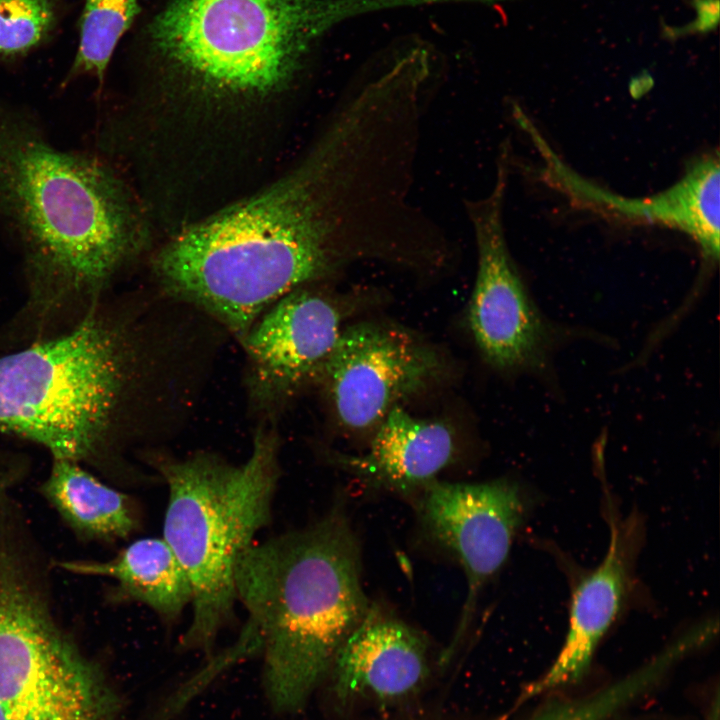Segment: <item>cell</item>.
<instances>
[{"label":"cell","instance_id":"6da1fadb","mask_svg":"<svg viewBox=\"0 0 720 720\" xmlns=\"http://www.w3.org/2000/svg\"><path fill=\"white\" fill-rule=\"evenodd\" d=\"M392 209L383 172L363 147L320 140L294 176L177 236L156 271L170 295L242 341L283 296L357 259L377 258Z\"/></svg>","mask_w":720,"mask_h":720},{"label":"cell","instance_id":"7a4b0ae2","mask_svg":"<svg viewBox=\"0 0 720 720\" xmlns=\"http://www.w3.org/2000/svg\"><path fill=\"white\" fill-rule=\"evenodd\" d=\"M0 220L21 258L24 300L0 328L12 350L65 333L105 299L134 248V221L108 167L50 142L31 113L0 103Z\"/></svg>","mask_w":720,"mask_h":720},{"label":"cell","instance_id":"3957f363","mask_svg":"<svg viewBox=\"0 0 720 720\" xmlns=\"http://www.w3.org/2000/svg\"><path fill=\"white\" fill-rule=\"evenodd\" d=\"M237 602L255 627L265 698L298 712L370 610L358 539L344 510L252 543L235 567Z\"/></svg>","mask_w":720,"mask_h":720},{"label":"cell","instance_id":"277c9868","mask_svg":"<svg viewBox=\"0 0 720 720\" xmlns=\"http://www.w3.org/2000/svg\"><path fill=\"white\" fill-rule=\"evenodd\" d=\"M131 321L106 300L58 336L0 356V433L118 485L151 482L124 458L140 378Z\"/></svg>","mask_w":720,"mask_h":720},{"label":"cell","instance_id":"5b68a950","mask_svg":"<svg viewBox=\"0 0 720 720\" xmlns=\"http://www.w3.org/2000/svg\"><path fill=\"white\" fill-rule=\"evenodd\" d=\"M279 448L272 432L260 431L240 463L202 451L184 458L144 457L167 486L162 537L192 590V616L177 646L181 652L209 658L235 618V567L272 521L281 476Z\"/></svg>","mask_w":720,"mask_h":720},{"label":"cell","instance_id":"8992f818","mask_svg":"<svg viewBox=\"0 0 720 720\" xmlns=\"http://www.w3.org/2000/svg\"><path fill=\"white\" fill-rule=\"evenodd\" d=\"M322 20L311 0H173L145 40L201 85L263 93L290 80Z\"/></svg>","mask_w":720,"mask_h":720},{"label":"cell","instance_id":"52a82bcc","mask_svg":"<svg viewBox=\"0 0 720 720\" xmlns=\"http://www.w3.org/2000/svg\"><path fill=\"white\" fill-rule=\"evenodd\" d=\"M507 176L502 159L492 191L464 202L477 250L468 319L489 364L537 373L547 367L559 333L529 296L508 250L503 224Z\"/></svg>","mask_w":720,"mask_h":720},{"label":"cell","instance_id":"ba28073f","mask_svg":"<svg viewBox=\"0 0 720 720\" xmlns=\"http://www.w3.org/2000/svg\"><path fill=\"white\" fill-rule=\"evenodd\" d=\"M441 371L436 352L408 332L362 322L341 331L322 376L341 424L378 426L399 402L422 391Z\"/></svg>","mask_w":720,"mask_h":720},{"label":"cell","instance_id":"9c48e42d","mask_svg":"<svg viewBox=\"0 0 720 720\" xmlns=\"http://www.w3.org/2000/svg\"><path fill=\"white\" fill-rule=\"evenodd\" d=\"M421 494L419 512L426 531L454 554L467 579V597L454 646L474 615L479 592L510 553L524 518V500L519 487L509 480L484 483L435 480Z\"/></svg>","mask_w":720,"mask_h":720},{"label":"cell","instance_id":"30bf717a","mask_svg":"<svg viewBox=\"0 0 720 720\" xmlns=\"http://www.w3.org/2000/svg\"><path fill=\"white\" fill-rule=\"evenodd\" d=\"M544 166V180L577 207L634 224L660 225L692 238L703 257L717 261L720 248V165L718 153L695 161L675 184L657 194L627 198L596 186L568 168L541 134L532 137Z\"/></svg>","mask_w":720,"mask_h":720},{"label":"cell","instance_id":"8fae6325","mask_svg":"<svg viewBox=\"0 0 720 720\" xmlns=\"http://www.w3.org/2000/svg\"><path fill=\"white\" fill-rule=\"evenodd\" d=\"M302 288L274 303L241 341L251 392L262 404L279 402L318 376L342 331L338 307Z\"/></svg>","mask_w":720,"mask_h":720},{"label":"cell","instance_id":"7c38bea8","mask_svg":"<svg viewBox=\"0 0 720 720\" xmlns=\"http://www.w3.org/2000/svg\"><path fill=\"white\" fill-rule=\"evenodd\" d=\"M609 522L605 557L575 587L562 647L549 669L529 686L526 696H538L580 679L622 608L640 544V520L634 515L625 520L610 516Z\"/></svg>","mask_w":720,"mask_h":720},{"label":"cell","instance_id":"4fadbf2b","mask_svg":"<svg viewBox=\"0 0 720 720\" xmlns=\"http://www.w3.org/2000/svg\"><path fill=\"white\" fill-rule=\"evenodd\" d=\"M333 668L339 696L396 700L413 693L426 678V646L410 626L370 607Z\"/></svg>","mask_w":720,"mask_h":720},{"label":"cell","instance_id":"5bb4252c","mask_svg":"<svg viewBox=\"0 0 720 720\" xmlns=\"http://www.w3.org/2000/svg\"><path fill=\"white\" fill-rule=\"evenodd\" d=\"M455 449L447 424L417 418L397 405L377 426L366 453L339 455L337 461L369 483L409 493L435 481Z\"/></svg>","mask_w":720,"mask_h":720},{"label":"cell","instance_id":"9a60e30c","mask_svg":"<svg viewBox=\"0 0 720 720\" xmlns=\"http://www.w3.org/2000/svg\"><path fill=\"white\" fill-rule=\"evenodd\" d=\"M54 566L73 575L112 580V600L144 605L168 626L191 605L188 576L163 537L135 539L105 560H58Z\"/></svg>","mask_w":720,"mask_h":720},{"label":"cell","instance_id":"2e32d148","mask_svg":"<svg viewBox=\"0 0 720 720\" xmlns=\"http://www.w3.org/2000/svg\"><path fill=\"white\" fill-rule=\"evenodd\" d=\"M39 490L79 540L113 543L141 528L142 515L135 498L78 462L52 458Z\"/></svg>","mask_w":720,"mask_h":720},{"label":"cell","instance_id":"e0dca14e","mask_svg":"<svg viewBox=\"0 0 720 720\" xmlns=\"http://www.w3.org/2000/svg\"><path fill=\"white\" fill-rule=\"evenodd\" d=\"M139 9L138 0H86L79 46L66 82L87 75L101 84L117 43Z\"/></svg>","mask_w":720,"mask_h":720},{"label":"cell","instance_id":"ac0fdd59","mask_svg":"<svg viewBox=\"0 0 720 720\" xmlns=\"http://www.w3.org/2000/svg\"><path fill=\"white\" fill-rule=\"evenodd\" d=\"M56 0H0V60L26 55L55 28Z\"/></svg>","mask_w":720,"mask_h":720},{"label":"cell","instance_id":"d6986e66","mask_svg":"<svg viewBox=\"0 0 720 720\" xmlns=\"http://www.w3.org/2000/svg\"><path fill=\"white\" fill-rule=\"evenodd\" d=\"M697 11L696 20L685 27H682L675 34H685L689 32H707L712 30L718 23L719 18V0H692Z\"/></svg>","mask_w":720,"mask_h":720},{"label":"cell","instance_id":"ffe728a7","mask_svg":"<svg viewBox=\"0 0 720 720\" xmlns=\"http://www.w3.org/2000/svg\"><path fill=\"white\" fill-rule=\"evenodd\" d=\"M0 720H18L5 706L0 703Z\"/></svg>","mask_w":720,"mask_h":720}]
</instances>
